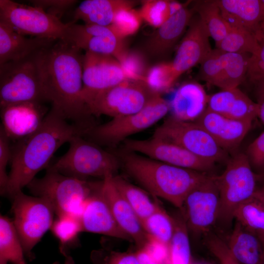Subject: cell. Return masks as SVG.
Segmentation results:
<instances>
[{
    "mask_svg": "<svg viewBox=\"0 0 264 264\" xmlns=\"http://www.w3.org/2000/svg\"><path fill=\"white\" fill-rule=\"evenodd\" d=\"M81 49L58 40L35 54L40 77L48 101L67 120L84 128L92 116L82 92L83 58Z\"/></svg>",
    "mask_w": 264,
    "mask_h": 264,
    "instance_id": "cell-1",
    "label": "cell"
},
{
    "mask_svg": "<svg viewBox=\"0 0 264 264\" xmlns=\"http://www.w3.org/2000/svg\"><path fill=\"white\" fill-rule=\"evenodd\" d=\"M105 253L101 251H95L91 255V260L93 264H105Z\"/></svg>",
    "mask_w": 264,
    "mask_h": 264,
    "instance_id": "cell-49",
    "label": "cell"
},
{
    "mask_svg": "<svg viewBox=\"0 0 264 264\" xmlns=\"http://www.w3.org/2000/svg\"><path fill=\"white\" fill-rule=\"evenodd\" d=\"M255 194L264 201V182L263 186L257 190Z\"/></svg>",
    "mask_w": 264,
    "mask_h": 264,
    "instance_id": "cell-52",
    "label": "cell"
},
{
    "mask_svg": "<svg viewBox=\"0 0 264 264\" xmlns=\"http://www.w3.org/2000/svg\"><path fill=\"white\" fill-rule=\"evenodd\" d=\"M132 79H138L111 55L90 51H86L84 55L82 96L85 102L99 92Z\"/></svg>",
    "mask_w": 264,
    "mask_h": 264,
    "instance_id": "cell-16",
    "label": "cell"
},
{
    "mask_svg": "<svg viewBox=\"0 0 264 264\" xmlns=\"http://www.w3.org/2000/svg\"><path fill=\"white\" fill-rule=\"evenodd\" d=\"M263 4V18L261 23V30L263 35V38L264 36V0H262ZM263 39V38H262Z\"/></svg>",
    "mask_w": 264,
    "mask_h": 264,
    "instance_id": "cell-54",
    "label": "cell"
},
{
    "mask_svg": "<svg viewBox=\"0 0 264 264\" xmlns=\"http://www.w3.org/2000/svg\"><path fill=\"white\" fill-rule=\"evenodd\" d=\"M209 32L198 15L193 16L177 49L173 60L164 62V70L170 89L177 79L201 61L212 50Z\"/></svg>",
    "mask_w": 264,
    "mask_h": 264,
    "instance_id": "cell-14",
    "label": "cell"
},
{
    "mask_svg": "<svg viewBox=\"0 0 264 264\" xmlns=\"http://www.w3.org/2000/svg\"><path fill=\"white\" fill-rule=\"evenodd\" d=\"M115 187L142 222L152 214L159 205L153 201L147 193L121 176H113Z\"/></svg>",
    "mask_w": 264,
    "mask_h": 264,
    "instance_id": "cell-29",
    "label": "cell"
},
{
    "mask_svg": "<svg viewBox=\"0 0 264 264\" xmlns=\"http://www.w3.org/2000/svg\"><path fill=\"white\" fill-rule=\"evenodd\" d=\"M169 111V102L159 94L135 113L112 118L105 124L91 126L85 131L83 136L96 144L114 147L153 126Z\"/></svg>",
    "mask_w": 264,
    "mask_h": 264,
    "instance_id": "cell-7",
    "label": "cell"
},
{
    "mask_svg": "<svg viewBox=\"0 0 264 264\" xmlns=\"http://www.w3.org/2000/svg\"><path fill=\"white\" fill-rule=\"evenodd\" d=\"M0 22L24 36L66 40L67 23L34 5L0 0Z\"/></svg>",
    "mask_w": 264,
    "mask_h": 264,
    "instance_id": "cell-11",
    "label": "cell"
},
{
    "mask_svg": "<svg viewBox=\"0 0 264 264\" xmlns=\"http://www.w3.org/2000/svg\"><path fill=\"white\" fill-rule=\"evenodd\" d=\"M57 217L50 229L59 241L60 251L65 257L69 255L66 250V246L72 243L78 234L83 231L82 226L78 217L70 215Z\"/></svg>",
    "mask_w": 264,
    "mask_h": 264,
    "instance_id": "cell-38",
    "label": "cell"
},
{
    "mask_svg": "<svg viewBox=\"0 0 264 264\" xmlns=\"http://www.w3.org/2000/svg\"><path fill=\"white\" fill-rule=\"evenodd\" d=\"M217 48L229 53L255 55L260 49L256 38L249 32L236 27L231 28L225 37L216 44Z\"/></svg>",
    "mask_w": 264,
    "mask_h": 264,
    "instance_id": "cell-36",
    "label": "cell"
},
{
    "mask_svg": "<svg viewBox=\"0 0 264 264\" xmlns=\"http://www.w3.org/2000/svg\"><path fill=\"white\" fill-rule=\"evenodd\" d=\"M207 109L231 119L253 121L258 115V104L237 88L209 95Z\"/></svg>",
    "mask_w": 264,
    "mask_h": 264,
    "instance_id": "cell-24",
    "label": "cell"
},
{
    "mask_svg": "<svg viewBox=\"0 0 264 264\" xmlns=\"http://www.w3.org/2000/svg\"><path fill=\"white\" fill-rule=\"evenodd\" d=\"M193 8L205 24L210 37L216 44H218L226 35L231 26L222 17L217 1H196Z\"/></svg>",
    "mask_w": 264,
    "mask_h": 264,
    "instance_id": "cell-33",
    "label": "cell"
},
{
    "mask_svg": "<svg viewBox=\"0 0 264 264\" xmlns=\"http://www.w3.org/2000/svg\"><path fill=\"white\" fill-rule=\"evenodd\" d=\"M263 264H264V243L263 244Z\"/></svg>",
    "mask_w": 264,
    "mask_h": 264,
    "instance_id": "cell-56",
    "label": "cell"
},
{
    "mask_svg": "<svg viewBox=\"0 0 264 264\" xmlns=\"http://www.w3.org/2000/svg\"><path fill=\"white\" fill-rule=\"evenodd\" d=\"M101 181L86 199L80 220L83 231L132 242L117 224L100 191Z\"/></svg>",
    "mask_w": 264,
    "mask_h": 264,
    "instance_id": "cell-19",
    "label": "cell"
},
{
    "mask_svg": "<svg viewBox=\"0 0 264 264\" xmlns=\"http://www.w3.org/2000/svg\"><path fill=\"white\" fill-rule=\"evenodd\" d=\"M258 115L261 122L264 125V97H258Z\"/></svg>",
    "mask_w": 264,
    "mask_h": 264,
    "instance_id": "cell-50",
    "label": "cell"
},
{
    "mask_svg": "<svg viewBox=\"0 0 264 264\" xmlns=\"http://www.w3.org/2000/svg\"><path fill=\"white\" fill-rule=\"evenodd\" d=\"M56 41L45 38H26L0 22V65L24 59Z\"/></svg>",
    "mask_w": 264,
    "mask_h": 264,
    "instance_id": "cell-26",
    "label": "cell"
},
{
    "mask_svg": "<svg viewBox=\"0 0 264 264\" xmlns=\"http://www.w3.org/2000/svg\"><path fill=\"white\" fill-rule=\"evenodd\" d=\"M160 94L140 79H129L85 100L92 115L112 118L135 113Z\"/></svg>",
    "mask_w": 264,
    "mask_h": 264,
    "instance_id": "cell-8",
    "label": "cell"
},
{
    "mask_svg": "<svg viewBox=\"0 0 264 264\" xmlns=\"http://www.w3.org/2000/svg\"><path fill=\"white\" fill-rule=\"evenodd\" d=\"M220 193L216 176H208L187 196L180 209L188 230L199 235L217 223Z\"/></svg>",
    "mask_w": 264,
    "mask_h": 264,
    "instance_id": "cell-13",
    "label": "cell"
},
{
    "mask_svg": "<svg viewBox=\"0 0 264 264\" xmlns=\"http://www.w3.org/2000/svg\"><path fill=\"white\" fill-rule=\"evenodd\" d=\"M195 122L228 153L239 146L250 130L252 122L231 119L207 109Z\"/></svg>",
    "mask_w": 264,
    "mask_h": 264,
    "instance_id": "cell-21",
    "label": "cell"
},
{
    "mask_svg": "<svg viewBox=\"0 0 264 264\" xmlns=\"http://www.w3.org/2000/svg\"><path fill=\"white\" fill-rule=\"evenodd\" d=\"M135 254L140 264H160L143 247L139 248Z\"/></svg>",
    "mask_w": 264,
    "mask_h": 264,
    "instance_id": "cell-48",
    "label": "cell"
},
{
    "mask_svg": "<svg viewBox=\"0 0 264 264\" xmlns=\"http://www.w3.org/2000/svg\"><path fill=\"white\" fill-rule=\"evenodd\" d=\"M233 257L240 264H263V244L253 233L235 222L226 243Z\"/></svg>",
    "mask_w": 264,
    "mask_h": 264,
    "instance_id": "cell-28",
    "label": "cell"
},
{
    "mask_svg": "<svg viewBox=\"0 0 264 264\" xmlns=\"http://www.w3.org/2000/svg\"><path fill=\"white\" fill-rule=\"evenodd\" d=\"M9 141L3 130L0 128V191L1 195L5 190L8 179L6 168L11 158Z\"/></svg>",
    "mask_w": 264,
    "mask_h": 264,
    "instance_id": "cell-42",
    "label": "cell"
},
{
    "mask_svg": "<svg viewBox=\"0 0 264 264\" xmlns=\"http://www.w3.org/2000/svg\"><path fill=\"white\" fill-rule=\"evenodd\" d=\"M220 193V209L217 223L230 225L236 209L256 193V174L245 154H234L226 162L223 172L216 176Z\"/></svg>",
    "mask_w": 264,
    "mask_h": 264,
    "instance_id": "cell-6",
    "label": "cell"
},
{
    "mask_svg": "<svg viewBox=\"0 0 264 264\" xmlns=\"http://www.w3.org/2000/svg\"><path fill=\"white\" fill-rule=\"evenodd\" d=\"M209 96L199 84L183 83L169 102L170 117L182 121L195 122L207 109Z\"/></svg>",
    "mask_w": 264,
    "mask_h": 264,
    "instance_id": "cell-23",
    "label": "cell"
},
{
    "mask_svg": "<svg viewBox=\"0 0 264 264\" xmlns=\"http://www.w3.org/2000/svg\"><path fill=\"white\" fill-rule=\"evenodd\" d=\"M112 177L109 176L101 180V193L119 227L139 248H142L147 241L148 234L133 209L115 187Z\"/></svg>",
    "mask_w": 264,
    "mask_h": 264,
    "instance_id": "cell-20",
    "label": "cell"
},
{
    "mask_svg": "<svg viewBox=\"0 0 264 264\" xmlns=\"http://www.w3.org/2000/svg\"><path fill=\"white\" fill-rule=\"evenodd\" d=\"M33 5L43 9L46 12L60 19L64 13L74 5L73 0H36L30 1Z\"/></svg>",
    "mask_w": 264,
    "mask_h": 264,
    "instance_id": "cell-45",
    "label": "cell"
},
{
    "mask_svg": "<svg viewBox=\"0 0 264 264\" xmlns=\"http://www.w3.org/2000/svg\"><path fill=\"white\" fill-rule=\"evenodd\" d=\"M105 264H140L135 253L111 251L105 254Z\"/></svg>",
    "mask_w": 264,
    "mask_h": 264,
    "instance_id": "cell-47",
    "label": "cell"
},
{
    "mask_svg": "<svg viewBox=\"0 0 264 264\" xmlns=\"http://www.w3.org/2000/svg\"><path fill=\"white\" fill-rule=\"evenodd\" d=\"M65 257V264H75L73 258L69 255H67Z\"/></svg>",
    "mask_w": 264,
    "mask_h": 264,
    "instance_id": "cell-53",
    "label": "cell"
},
{
    "mask_svg": "<svg viewBox=\"0 0 264 264\" xmlns=\"http://www.w3.org/2000/svg\"><path fill=\"white\" fill-rule=\"evenodd\" d=\"M160 264H168L169 245L148 235V240L143 247Z\"/></svg>",
    "mask_w": 264,
    "mask_h": 264,
    "instance_id": "cell-46",
    "label": "cell"
},
{
    "mask_svg": "<svg viewBox=\"0 0 264 264\" xmlns=\"http://www.w3.org/2000/svg\"><path fill=\"white\" fill-rule=\"evenodd\" d=\"M223 18L231 26L244 29L260 43L263 38L262 0H216Z\"/></svg>",
    "mask_w": 264,
    "mask_h": 264,
    "instance_id": "cell-22",
    "label": "cell"
},
{
    "mask_svg": "<svg viewBox=\"0 0 264 264\" xmlns=\"http://www.w3.org/2000/svg\"><path fill=\"white\" fill-rule=\"evenodd\" d=\"M224 53L217 48L212 49L200 63L198 77L214 85L222 69Z\"/></svg>",
    "mask_w": 264,
    "mask_h": 264,
    "instance_id": "cell-40",
    "label": "cell"
},
{
    "mask_svg": "<svg viewBox=\"0 0 264 264\" xmlns=\"http://www.w3.org/2000/svg\"><path fill=\"white\" fill-rule=\"evenodd\" d=\"M126 172L152 195L180 210L188 194L208 175L126 151L117 154Z\"/></svg>",
    "mask_w": 264,
    "mask_h": 264,
    "instance_id": "cell-3",
    "label": "cell"
},
{
    "mask_svg": "<svg viewBox=\"0 0 264 264\" xmlns=\"http://www.w3.org/2000/svg\"><path fill=\"white\" fill-rule=\"evenodd\" d=\"M206 245L220 264H240L231 255L226 242L216 236H209Z\"/></svg>",
    "mask_w": 264,
    "mask_h": 264,
    "instance_id": "cell-43",
    "label": "cell"
},
{
    "mask_svg": "<svg viewBox=\"0 0 264 264\" xmlns=\"http://www.w3.org/2000/svg\"><path fill=\"white\" fill-rule=\"evenodd\" d=\"M250 56L224 52L222 69L214 86L221 89L238 88L246 76Z\"/></svg>",
    "mask_w": 264,
    "mask_h": 264,
    "instance_id": "cell-31",
    "label": "cell"
},
{
    "mask_svg": "<svg viewBox=\"0 0 264 264\" xmlns=\"http://www.w3.org/2000/svg\"><path fill=\"white\" fill-rule=\"evenodd\" d=\"M258 179L262 180L264 182V172L260 174H257Z\"/></svg>",
    "mask_w": 264,
    "mask_h": 264,
    "instance_id": "cell-55",
    "label": "cell"
},
{
    "mask_svg": "<svg viewBox=\"0 0 264 264\" xmlns=\"http://www.w3.org/2000/svg\"><path fill=\"white\" fill-rule=\"evenodd\" d=\"M234 219L264 243V201L255 193L236 209Z\"/></svg>",
    "mask_w": 264,
    "mask_h": 264,
    "instance_id": "cell-32",
    "label": "cell"
},
{
    "mask_svg": "<svg viewBox=\"0 0 264 264\" xmlns=\"http://www.w3.org/2000/svg\"><path fill=\"white\" fill-rule=\"evenodd\" d=\"M186 5L174 0H145L138 11L142 21L157 28Z\"/></svg>",
    "mask_w": 264,
    "mask_h": 264,
    "instance_id": "cell-35",
    "label": "cell"
},
{
    "mask_svg": "<svg viewBox=\"0 0 264 264\" xmlns=\"http://www.w3.org/2000/svg\"><path fill=\"white\" fill-rule=\"evenodd\" d=\"M65 41L81 50L111 55L119 62L128 52L124 39L116 35L110 25L68 22Z\"/></svg>",
    "mask_w": 264,
    "mask_h": 264,
    "instance_id": "cell-17",
    "label": "cell"
},
{
    "mask_svg": "<svg viewBox=\"0 0 264 264\" xmlns=\"http://www.w3.org/2000/svg\"><path fill=\"white\" fill-rule=\"evenodd\" d=\"M20 237L13 221L0 217V264H27Z\"/></svg>",
    "mask_w": 264,
    "mask_h": 264,
    "instance_id": "cell-30",
    "label": "cell"
},
{
    "mask_svg": "<svg viewBox=\"0 0 264 264\" xmlns=\"http://www.w3.org/2000/svg\"><path fill=\"white\" fill-rule=\"evenodd\" d=\"M42 103L22 102L0 107V128L9 140L19 141L37 131L46 115Z\"/></svg>",
    "mask_w": 264,
    "mask_h": 264,
    "instance_id": "cell-18",
    "label": "cell"
},
{
    "mask_svg": "<svg viewBox=\"0 0 264 264\" xmlns=\"http://www.w3.org/2000/svg\"><path fill=\"white\" fill-rule=\"evenodd\" d=\"M35 54L0 65V107L22 102L48 101L40 77Z\"/></svg>",
    "mask_w": 264,
    "mask_h": 264,
    "instance_id": "cell-10",
    "label": "cell"
},
{
    "mask_svg": "<svg viewBox=\"0 0 264 264\" xmlns=\"http://www.w3.org/2000/svg\"><path fill=\"white\" fill-rule=\"evenodd\" d=\"M257 92L258 97H264V78L257 84Z\"/></svg>",
    "mask_w": 264,
    "mask_h": 264,
    "instance_id": "cell-51",
    "label": "cell"
},
{
    "mask_svg": "<svg viewBox=\"0 0 264 264\" xmlns=\"http://www.w3.org/2000/svg\"><path fill=\"white\" fill-rule=\"evenodd\" d=\"M142 21L138 10L126 7L116 13L110 25L116 35L124 39L135 34L139 29Z\"/></svg>",
    "mask_w": 264,
    "mask_h": 264,
    "instance_id": "cell-39",
    "label": "cell"
},
{
    "mask_svg": "<svg viewBox=\"0 0 264 264\" xmlns=\"http://www.w3.org/2000/svg\"><path fill=\"white\" fill-rule=\"evenodd\" d=\"M253 169L260 174L264 172V132L248 146L246 153Z\"/></svg>",
    "mask_w": 264,
    "mask_h": 264,
    "instance_id": "cell-41",
    "label": "cell"
},
{
    "mask_svg": "<svg viewBox=\"0 0 264 264\" xmlns=\"http://www.w3.org/2000/svg\"><path fill=\"white\" fill-rule=\"evenodd\" d=\"M259 44L257 54L250 56L246 75L250 82L256 84L264 78V36Z\"/></svg>",
    "mask_w": 264,
    "mask_h": 264,
    "instance_id": "cell-44",
    "label": "cell"
},
{
    "mask_svg": "<svg viewBox=\"0 0 264 264\" xmlns=\"http://www.w3.org/2000/svg\"><path fill=\"white\" fill-rule=\"evenodd\" d=\"M175 228L169 245L168 264H192L188 229L181 213L174 217Z\"/></svg>",
    "mask_w": 264,
    "mask_h": 264,
    "instance_id": "cell-34",
    "label": "cell"
},
{
    "mask_svg": "<svg viewBox=\"0 0 264 264\" xmlns=\"http://www.w3.org/2000/svg\"><path fill=\"white\" fill-rule=\"evenodd\" d=\"M142 225L148 235L169 245L175 231V220L160 206L142 222Z\"/></svg>",
    "mask_w": 264,
    "mask_h": 264,
    "instance_id": "cell-37",
    "label": "cell"
},
{
    "mask_svg": "<svg viewBox=\"0 0 264 264\" xmlns=\"http://www.w3.org/2000/svg\"><path fill=\"white\" fill-rule=\"evenodd\" d=\"M68 143L69 148L66 153L48 167L81 179L93 177L103 180L116 175L121 167L118 155L104 150L82 135L74 136Z\"/></svg>",
    "mask_w": 264,
    "mask_h": 264,
    "instance_id": "cell-4",
    "label": "cell"
},
{
    "mask_svg": "<svg viewBox=\"0 0 264 264\" xmlns=\"http://www.w3.org/2000/svg\"><path fill=\"white\" fill-rule=\"evenodd\" d=\"M86 129L67 122L61 111L52 106L39 129L11 147V170L2 195L11 198L22 190L41 170L47 168L55 153Z\"/></svg>",
    "mask_w": 264,
    "mask_h": 264,
    "instance_id": "cell-2",
    "label": "cell"
},
{
    "mask_svg": "<svg viewBox=\"0 0 264 264\" xmlns=\"http://www.w3.org/2000/svg\"><path fill=\"white\" fill-rule=\"evenodd\" d=\"M54 264H59L58 263H55Z\"/></svg>",
    "mask_w": 264,
    "mask_h": 264,
    "instance_id": "cell-57",
    "label": "cell"
},
{
    "mask_svg": "<svg viewBox=\"0 0 264 264\" xmlns=\"http://www.w3.org/2000/svg\"><path fill=\"white\" fill-rule=\"evenodd\" d=\"M196 13L186 5L171 16L149 38L145 49L152 56L160 57L167 54L188 26Z\"/></svg>",
    "mask_w": 264,
    "mask_h": 264,
    "instance_id": "cell-25",
    "label": "cell"
},
{
    "mask_svg": "<svg viewBox=\"0 0 264 264\" xmlns=\"http://www.w3.org/2000/svg\"><path fill=\"white\" fill-rule=\"evenodd\" d=\"M153 135L175 143L214 164L227 162L229 159L228 152L196 122L180 121L170 116L155 130Z\"/></svg>",
    "mask_w": 264,
    "mask_h": 264,
    "instance_id": "cell-12",
    "label": "cell"
},
{
    "mask_svg": "<svg viewBox=\"0 0 264 264\" xmlns=\"http://www.w3.org/2000/svg\"><path fill=\"white\" fill-rule=\"evenodd\" d=\"M123 143L126 151L179 167L207 173L215 165L175 143L153 135L144 139H128Z\"/></svg>",
    "mask_w": 264,
    "mask_h": 264,
    "instance_id": "cell-15",
    "label": "cell"
},
{
    "mask_svg": "<svg viewBox=\"0 0 264 264\" xmlns=\"http://www.w3.org/2000/svg\"><path fill=\"white\" fill-rule=\"evenodd\" d=\"M97 183L66 176L47 167L43 177H35L26 187L34 196L46 200L57 216L80 218L85 201Z\"/></svg>",
    "mask_w": 264,
    "mask_h": 264,
    "instance_id": "cell-5",
    "label": "cell"
},
{
    "mask_svg": "<svg viewBox=\"0 0 264 264\" xmlns=\"http://www.w3.org/2000/svg\"><path fill=\"white\" fill-rule=\"evenodd\" d=\"M136 3V1L129 0H86L74 10L72 22L81 20L86 24L109 26L120 10L133 8Z\"/></svg>",
    "mask_w": 264,
    "mask_h": 264,
    "instance_id": "cell-27",
    "label": "cell"
},
{
    "mask_svg": "<svg viewBox=\"0 0 264 264\" xmlns=\"http://www.w3.org/2000/svg\"><path fill=\"white\" fill-rule=\"evenodd\" d=\"M11 198L13 224L25 256L32 261L35 258L32 250L51 228L55 212L44 198L27 195L22 190L17 192Z\"/></svg>",
    "mask_w": 264,
    "mask_h": 264,
    "instance_id": "cell-9",
    "label": "cell"
}]
</instances>
